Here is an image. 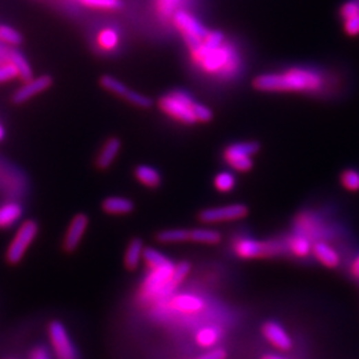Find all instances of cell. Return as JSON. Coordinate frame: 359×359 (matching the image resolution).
Listing matches in <instances>:
<instances>
[{"instance_id":"obj_6","label":"cell","mask_w":359,"mask_h":359,"mask_svg":"<svg viewBox=\"0 0 359 359\" xmlns=\"http://www.w3.org/2000/svg\"><path fill=\"white\" fill-rule=\"evenodd\" d=\"M176 264L170 261L168 264L158 266L156 269H150V274L141 285V296L144 298H154L167 296V290L170 286L172 277L174 274Z\"/></svg>"},{"instance_id":"obj_43","label":"cell","mask_w":359,"mask_h":359,"mask_svg":"<svg viewBox=\"0 0 359 359\" xmlns=\"http://www.w3.org/2000/svg\"><path fill=\"white\" fill-rule=\"evenodd\" d=\"M157 1H160V0H157Z\"/></svg>"},{"instance_id":"obj_15","label":"cell","mask_w":359,"mask_h":359,"mask_svg":"<svg viewBox=\"0 0 359 359\" xmlns=\"http://www.w3.org/2000/svg\"><path fill=\"white\" fill-rule=\"evenodd\" d=\"M121 151V140L119 137H110L101 147L96 157V167L97 170H108Z\"/></svg>"},{"instance_id":"obj_5","label":"cell","mask_w":359,"mask_h":359,"mask_svg":"<svg viewBox=\"0 0 359 359\" xmlns=\"http://www.w3.org/2000/svg\"><path fill=\"white\" fill-rule=\"evenodd\" d=\"M172 21L180 35L185 40V44L189 50L203 43V40L208 35V28L188 11L178 10L173 15Z\"/></svg>"},{"instance_id":"obj_14","label":"cell","mask_w":359,"mask_h":359,"mask_svg":"<svg viewBox=\"0 0 359 359\" xmlns=\"http://www.w3.org/2000/svg\"><path fill=\"white\" fill-rule=\"evenodd\" d=\"M265 340L280 351H289L293 347V340L284 326L278 322L267 321L263 325Z\"/></svg>"},{"instance_id":"obj_20","label":"cell","mask_w":359,"mask_h":359,"mask_svg":"<svg viewBox=\"0 0 359 359\" xmlns=\"http://www.w3.org/2000/svg\"><path fill=\"white\" fill-rule=\"evenodd\" d=\"M144 250H145V246L141 238L131 240V243L125 249V254H124V265L128 270L133 271L140 266L144 258Z\"/></svg>"},{"instance_id":"obj_36","label":"cell","mask_w":359,"mask_h":359,"mask_svg":"<svg viewBox=\"0 0 359 359\" xmlns=\"http://www.w3.org/2000/svg\"><path fill=\"white\" fill-rule=\"evenodd\" d=\"M340 18L345 20L359 15V0H349L340 7Z\"/></svg>"},{"instance_id":"obj_28","label":"cell","mask_w":359,"mask_h":359,"mask_svg":"<svg viewBox=\"0 0 359 359\" xmlns=\"http://www.w3.org/2000/svg\"><path fill=\"white\" fill-rule=\"evenodd\" d=\"M190 269H192V266L187 261H183V263L176 265L174 274L172 277V281H170L168 290H167V296H172L174 293V290L187 280V277L189 276Z\"/></svg>"},{"instance_id":"obj_42","label":"cell","mask_w":359,"mask_h":359,"mask_svg":"<svg viewBox=\"0 0 359 359\" xmlns=\"http://www.w3.org/2000/svg\"><path fill=\"white\" fill-rule=\"evenodd\" d=\"M261 359H286L284 357H280V356H274V354H266Z\"/></svg>"},{"instance_id":"obj_30","label":"cell","mask_w":359,"mask_h":359,"mask_svg":"<svg viewBox=\"0 0 359 359\" xmlns=\"http://www.w3.org/2000/svg\"><path fill=\"white\" fill-rule=\"evenodd\" d=\"M143 260H144V263L147 264L150 269H156L158 266L168 264L170 261L167 256H164L161 252H158V250H156L153 247H145Z\"/></svg>"},{"instance_id":"obj_1","label":"cell","mask_w":359,"mask_h":359,"mask_svg":"<svg viewBox=\"0 0 359 359\" xmlns=\"http://www.w3.org/2000/svg\"><path fill=\"white\" fill-rule=\"evenodd\" d=\"M325 79L318 71L303 67H294L283 72L263 74L253 79L254 90L271 94H313L321 91Z\"/></svg>"},{"instance_id":"obj_31","label":"cell","mask_w":359,"mask_h":359,"mask_svg":"<svg viewBox=\"0 0 359 359\" xmlns=\"http://www.w3.org/2000/svg\"><path fill=\"white\" fill-rule=\"evenodd\" d=\"M0 41L7 44V45H19L23 41V37L18 30H15L14 27L1 24L0 25Z\"/></svg>"},{"instance_id":"obj_4","label":"cell","mask_w":359,"mask_h":359,"mask_svg":"<svg viewBox=\"0 0 359 359\" xmlns=\"http://www.w3.org/2000/svg\"><path fill=\"white\" fill-rule=\"evenodd\" d=\"M261 150L258 141H241L227 145L223 152L224 161L232 170L237 172H249L253 168V157Z\"/></svg>"},{"instance_id":"obj_39","label":"cell","mask_w":359,"mask_h":359,"mask_svg":"<svg viewBox=\"0 0 359 359\" xmlns=\"http://www.w3.org/2000/svg\"><path fill=\"white\" fill-rule=\"evenodd\" d=\"M31 359H51L48 356V351L44 347H37L31 353Z\"/></svg>"},{"instance_id":"obj_24","label":"cell","mask_w":359,"mask_h":359,"mask_svg":"<svg viewBox=\"0 0 359 359\" xmlns=\"http://www.w3.org/2000/svg\"><path fill=\"white\" fill-rule=\"evenodd\" d=\"M223 240L221 233L214 229L198 227L190 229V241L196 244H205V245H217Z\"/></svg>"},{"instance_id":"obj_17","label":"cell","mask_w":359,"mask_h":359,"mask_svg":"<svg viewBox=\"0 0 359 359\" xmlns=\"http://www.w3.org/2000/svg\"><path fill=\"white\" fill-rule=\"evenodd\" d=\"M313 256L317 258V261L320 264L329 267V269H334V267L340 266V253L333 246L329 245L325 241L314 243V245H313Z\"/></svg>"},{"instance_id":"obj_10","label":"cell","mask_w":359,"mask_h":359,"mask_svg":"<svg viewBox=\"0 0 359 359\" xmlns=\"http://www.w3.org/2000/svg\"><path fill=\"white\" fill-rule=\"evenodd\" d=\"M48 334L57 359H79L75 345L61 322H51L48 326Z\"/></svg>"},{"instance_id":"obj_22","label":"cell","mask_w":359,"mask_h":359,"mask_svg":"<svg viewBox=\"0 0 359 359\" xmlns=\"http://www.w3.org/2000/svg\"><path fill=\"white\" fill-rule=\"evenodd\" d=\"M313 245L314 244L305 234H296L287 243L289 250L298 258H306L313 254Z\"/></svg>"},{"instance_id":"obj_23","label":"cell","mask_w":359,"mask_h":359,"mask_svg":"<svg viewBox=\"0 0 359 359\" xmlns=\"http://www.w3.org/2000/svg\"><path fill=\"white\" fill-rule=\"evenodd\" d=\"M156 240L160 244H181V243H187L190 241V230L189 229H183V227H177V229H165L161 230L156 234Z\"/></svg>"},{"instance_id":"obj_27","label":"cell","mask_w":359,"mask_h":359,"mask_svg":"<svg viewBox=\"0 0 359 359\" xmlns=\"http://www.w3.org/2000/svg\"><path fill=\"white\" fill-rule=\"evenodd\" d=\"M218 340H220V333L216 327H212V326L200 329L196 336V343L204 349L214 347Z\"/></svg>"},{"instance_id":"obj_37","label":"cell","mask_w":359,"mask_h":359,"mask_svg":"<svg viewBox=\"0 0 359 359\" xmlns=\"http://www.w3.org/2000/svg\"><path fill=\"white\" fill-rule=\"evenodd\" d=\"M345 32L350 37L359 35V15L345 20Z\"/></svg>"},{"instance_id":"obj_38","label":"cell","mask_w":359,"mask_h":359,"mask_svg":"<svg viewBox=\"0 0 359 359\" xmlns=\"http://www.w3.org/2000/svg\"><path fill=\"white\" fill-rule=\"evenodd\" d=\"M227 351L221 347H216V349H212L207 353L201 354L200 357L194 359H227Z\"/></svg>"},{"instance_id":"obj_18","label":"cell","mask_w":359,"mask_h":359,"mask_svg":"<svg viewBox=\"0 0 359 359\" xmlns=\"http://www.w3.org/2000/svg\"><path fill=\"white\" fill-rule=\"evenodd\" d=\"M101 208L107 213V214H112V216H124V214H130L134 210V203L128 197H120V196H111L107 197L103 204Z\"/></svg>"},{"instance_id":"obj_11","label":"cell","mask_w":359,"mask_h":359,"mask_svg":"<svg viewBox=\"0 0 359 359\" xmlns=\"http://www.w3.org/2000/svg\"><path fill=\"white\" fill-rule=\"evenodd\" d=\"M237 257L243 260L264 258L280 253V247L276 243H264L254 238H240L233 245Z\"/></svg>"},{"instance_id":"obj_40","label":"cell","mask_w":359,"mask_h":359,"mask_svg":"<svg viewBox=\"0 0 359 359\" xmlns=\"http://www.w3.org/2000/svg\"><path fill=\"white\" fill-rule=\"evenodd\" d=\"M350 271H351V274H353L356 278H359V254L356 257V260L353 261L351 266H350Z\"/></svg>"},{"instance_id":"obj_26","label":"cell","mask_w":359,"mask_h":359,"mask_svg":"<svg viewBox=\"0 0 359 359\" xmlns=\"http://www.w3.org/2000/svg\"><path fill=\"white\" fill-rule=\"evenodd\" d=\"M8 60L12 61V63L15 64V67L18 68L19 77L23 80V83H24V81H28V80H31V79L34 77L32 68H31L28 60L24 57L23 54H20L19 51H15V50L10 51V52H8Z\"/></svg>"},{"instance_id":"obj_8","label":"cell","mask_w":359,"mask_h":359,"mask_svg":"<svg viewBox=\"0 0 359 359\" xmlns=\"http://www.w3.org/2000/svg\"><path fill=\"white\" fill-rule=\"evenodd\" d=\"M100 85L110 94L127 100L133 107L148 110L153 105V100L148 96L143 95L137 91H133L125 85L121 80L112 75H103L100 77Z\"/></svg>"},{"instance_id":"obj_34","label":"cell","mask_w":359,"mask_h":359,"mask_svg":"<svg viewBox=\"0 0 359 359\" xmlns=\"http://www.w3.org/2000/svg\"><path fill=\"white\" fill-rule=\"evenodd\" d=\"M183 1L184 0H160L157 1V11L164 18H173Z\"/></svg>"},{"instance_id":"obj_7","label":"cell","mask_w":359,"mask_h":359,"mask_svg":"<svg viewBox=\"0 0 359 359\" xmlns=\"http://www.w3.org/2000/svg\"><path fill=\"white\" fill-rule=\"evenodd\" d=\"M39 233V225L34 220H27L18 227L7 250V260L10 264H19L28 247L34 243Z\"/></svg>"},{"instance_id":"obj_19","label":"cell","mask_w":359,"mask_h":359,"mask_svg":"<svg viewBox=\"0 0 359 359\" xmlns=\"http://www.w3.org/2000/svg\"><path fill=\"white\" fill-rule=\"evenodd\" d=\"M133 174L141 185L151 188V189H157L163 184L161 173L151 165H145V164L139 165V167H136Z\"/></svg>"},{"instance_id":"obj_29","label":"cell","mask_w":359,"mask_h":359,"mask_svg":"<svg viewBox=\"0 0 359 359\" xmlns=\"http://www.w3.org/2000/svg\"><path fill=\"white\" fill-rule=\"evenodd\" d=\"M237 180L232 172H220L213 178V185L216 190L221 193H229L236 188Z\"/></svg>"},{"instance_id":"obj_12","label":"cell","mask_w":359,"mask_h":359,"mask_svg":"<svg viewBox=\"0 0 359 359\" xmlns=\"http://www.w3.org/2000/svg\"><path fill=\"white\" fill-rule=\"evenodd\" d=\"M52 83H54L52 77L48 75L32 77L31 80L24 81V84L20 85L19 88L12 95L14 104H23V103L34 99L35 96L43 94L44 91H47L52 85Z\"/></svg>"},{"instance_id":"obj_33","label":"cell","mask_w":359,"mask_h":359,"mask_svg":"<svg viewBox=\"0 0 359 359\" xmlns=\"http://www.w3.org/2000/svg\"><path fill=\"white\" fill-rule=\"evenodd\" d=\"M340 184L346 190L358 192L359 172L356 170H345L340 173Z\"/></svg>"},{"instance_id":"obj_2","label":"cell","mask_w":359,"mask_h":359,"mask_svg":"<svg viewBox=\"0 0 359 359\" xmlns=\"http://www.w3.org/2000/svg\"><path fill=\"white\" fill-rule=\"evenodd\" d=\"M189 51L194 64L210 75H230L238 67L237 55L225 43V37L220 31L209 30L203 43Z\"/></svg>"},{"instance_id":"obj_32","label":"cell","mask_w":359,"mask_h":359,"mask_svg":"<svg viewBox=\"0 0 359 359\" xmlns=\"http://www.w3.org/2000/svg\"><path fill=\"white\" fill-rule=\"evenodd\" d=\"M80 3L88 8L104 11H117L123 6L121 0H80Z\"/></svg>"},{"instance_id":"obj_21","label":"cell","mask_w":359,"mask_h":359,"mask_svg":"<svg viewBox=\"0 0 359 359\" xmlns=\"http://www.w3.org/2000/svg\"><path fill=\"white\" fill-rule=\"evenodd\" d=\"M23 216V207L19 203L11 201L0 205V229L12 227Z\"/></svg>"},{"instance_id":"obj_3","label":"cell","mask_w":359,"mask_h":359,"mask_svg":"<svg viewBox=\"0 0 359 359\" xmlns=\"http://www.w3.org/2000/svg\"><path fill=\"white\" fill-rule=\"evenodd\" d=\"M158 108L163 114L184 125H194L198 123L205 124L210 123L214 117L209 107L197 101L184 90H173L161 96L158 99Z\"/></svg>"},{"instance_id":"obj_35","label":"cell","mask_w":359,"mask_h":359,"mask_svg":"<svg viewBox=\"0 0 359 359\" xmlns=\"http://www.w3.org/2000/svg\"><path fill=\"white\" fill-rule=\"evenodd\" d=\"M17 77H19V71L12 61L7 60L0 65V84L8 83Z\"/></svg>"},{"instance_id":"obj_13","label":"cell","mask_w":359,"mask_h":359,"mask_svg":"<svg viewBox=\"0 0 359 359\" xmlns=\"http://www.w3.org/2000/svg\"><path fill=\"white\" fill-rule=\"evenodd\" d=\"M88 225H90V218L84 213L76 214L75 217L71 220L70 227L67 229V233L64 237V243H63L65 252L71 253L77 249V246L80 245V243L88 229Z\"/></svg>"},{"instance_id":"obj_41","label":"cell","mask_w":359,"mask_h":359,"mask_svg":"<svg viewBox=\"0 0 359 359\" xmlns=\"http://www.w3.org/2000/svg\"><path fill=\"white\" fill-rule=\"evenodd\" d=\"M6 139V128L3 127V124L0 123V141H3Z\"/></svg>"},{"instance_id":"obj_25","label":"cell","mask_w":359,"mask_h":359,"mask_svg":"<svg viewBox=\"0 0 359 359\" xmlns=\"http://www.w3.org/2000/svg\"><path fill=\"white\" fill-rule=\"evenodd\" d=\"M97 45L103 51H114L120 43V35L114 28H104L97 34Z\"/></svg>"},{"instance_id":"obj_16","label":"cell","mask_w":359,"mask_h":359,"mask_svg":"<svg viewBox=\"0 0 359 359\" xmlns=\"http://www.w3.org/2000/svg\"><path fill=\"white\" fill-rule=\"evenodd\" d=\"M170 307L180 311V313H187V314H194L201 311L205 307V302L203 298L193 296V294H180L174 296L170 300Z\"/></svg>"},{"instance_id":"obj_9","label":"cell","mask_w":359,"mask_h":359,"mask_svg":"<svg viewBox=\"0 0 359 359\" xmlns=\"http://www.w3.org/2000/svg\"><path fill=\"white\" fill-rule=\"evenodd\" d=\"M249 214V208L245 204H230L223 207L203 209L198 213V220L204 224H218V223H232L245 218Z\"/></svg>"}]
</instances>
